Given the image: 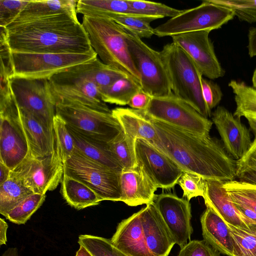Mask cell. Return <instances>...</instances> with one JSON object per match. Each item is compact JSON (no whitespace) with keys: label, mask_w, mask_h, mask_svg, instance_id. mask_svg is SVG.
<instances>
[{"label":"cell","mask_w":256,"mask_h":256,"mask_svg":"<svg viewBox=\"0 0 256 256\" xmlns=\"http://www.w3.org/2000/svg\"><path fill=\"white\" fill-rule=\"evenodd\" d=\"M142 112L156 130L157 136L150 143L183 171L196 174L205 180L224 182L236 178V160L226 152L221 140L156 120Z\"/></svg>","instance_id":"6da1fadb"},{"label":"cell","mask_w":256,"mask_h":256,"mask_svg":"<svg viewBox=\"0 0 256 256\" xmlns=\"http://www.w3.org/2000/svg\"><path fill=\"white\" fill-rule=\"evenodd\" d=\"M12 52L94 54L88 34L77 18L62 14L6 28Z\"/></svg>","instance_id":"7a4b0ae2"},{"label":"cell","mask_w":256,"mask_h":256,"mask_svg":"<svg viewBox=\"0 0 256 256\" xmlns=\"http://www.w3.org/2000/svg\"><path fill=\"white\" fill-rule=\"evenodd\" d=\"M82 24L91 46L104 64L125 72L140 84L126 40L128 31L109 17L83 16Z\"/></svg>","instance_id":"3957f363"},{"label":"cell","mask_w":256,"mask_h":256,"mask_svg":"<svg viewBox=\"0 0 256 256\" xmlns=\"http://www.w3.org/2000/svg\"><path fill=\"white\" fill-rule=\"evenodd\" d=\"M94 60L70 68L48 80L55 105L78 104L112 113L94 82Z\"/></svg>","instance_id":"277c9868"},{"label":"cell","mask_w":256,"mask_h":256,"mask_svg":"<svg viewBox=\"0 0 256 256\" xmlns=\"http://www.w3.org/2000/svg\"><path fill=\"white\" fill-rule=\"evenodd\" d=\"M169 76L174 94L203 116L212 115L204 100L202 88V75L188 54L172 42L160 52Z\"/></svg>","instance_id":"5b68a950"},{"label":"cell","mask_w":256,"mask_h":256,"mask_svg":"<svg viewBox=\"0 0 256 256\" xmlns=\"http://www.w3.org/2000/svg\"><path fill=\"white\" fill-rule=\"evenodd\" d=\"M56 114L77 132L106 144L116 140L122 128L112 113L99 112L78 104L55 105Z\"/></svg>","instance_id":"8992f818"},{"label":"cell","mask_w":256,"mask_h":256,"mask_svg":"<svg viewBox=\"0 0 256 256\" xmlns=\"http://www.w3.org/2000/svg\"><path fill=\"white\" fill-rule=\"evenodd\" d=\"M234 16L231 10L205 0L197 6L182 10L176 16L154 28V33L158 37H172L192 32L212 31L220 28Z\"/></svg>","instance_id":"52a82bcc"},{"label":"cell","mask_w":256,"mask_h":256,"mask_svg":"<svg viewBox=\"0 0 256 256\" xmlns=\"http://www.w3.org/2000/svg\"><path fill=\"white\" fill-rule=\"evenodd\" d=\"M63 164L64 174L86 184L102 201H120V172L91 160L76 149Z\"/></svg>","instance_id":"ba28073f"},{"label":"cell","mask_w":256,"mask_h":256,"mask_svg":"<svg viewBox=\"0 0 256 256\" xmlns=\"http://www.w3.org/2000/svg\"><path fill=\"white\" fill-rule=\"evenodd\" d=\"M126 40L133 62L140 74L142 90L152 98L171 94L169 76L160 52L152 49L128 32Z\"/></svg>","instance_id":"9c48e42d"},{"label":"cell","mask_w":256,"mask_h":256,"mask_svg":"<svg viewBox=\"0 0 256 256\" xmlns=\"http://www.w3.org/2000/svg\"><path fill=\"white\" fill-rule=\"evenodd\" d=\"M30 154L20 110L13 94L0 100V162L13 170Z\"/></svg>","instance_id":"30bf717a"},{"label":"cell","mask_w":256,"mask_h":256,"mask_svg":"<svg viewBox=\"0 0 256 256\" xmlns=\"http://www.w3.org/2000/svg\"><path fill=\"white\" fill-rule=\"evenodd\" d=\"M142 111L156 120L202 136H210L213 122L173 92L166 96L152 98L148 107Z\"/></svg>","instance_id":"8fae6325"},{"label":"cell","mask_w":256,"mask_h":256,"mask_svg":"<svg viewBox=\"0 0 256 256\" xmlns=\"http://www.w3.org/2000/svg\"><path fill=\"white\" fill-rule=\"evenodd\" d=\"M97 56L96 52L81 54L12 52V77L48 80L70 68L94 60Z\"/></svg>","instance_id":"7c38bea8"},{"label":"cell","mask_w":256,"mask_h":256,"mask_svg":"<svg viewBox=\"0 0 256 256\" xmlns=\"http://www.w3.org/2000/svg\"><path fill=\"white\" fill-rule=\"evenodd\" d=\"M9 81L19 108L32 114L42 126L54 132L56 108L48 80L12 77Z\"/></svg>","instance_id":"4fadbf2b"},{"label":"cell","mask_w":256,"mask_h":256,"mask_svg":"<svg viewBox=\"0 0 256 256\" xmlns=\"http://www.w3.org/2000/svg\"><path fill=\"white\" fill-rule=\"evenodd\" d=\"M10 174L21 180L34 194H45L57 188L64 175V164L55 144L54 152L41 158L30 154Z\"/></svg>","instance_id":"5bb4252c"},{"label":"cell","mask_w":256,"mask_h":256,"mask_svg":"<svg viewBox=\"0 0 256 256\" xmlns=\"http://www.w3.org/2000/svg\"><path fill=\"white\" fill-rule=\"evenodd\" d=\"M135 152L137 168L158 188L170 189L183 172L172 160L150 142L136 139Z\"/></svg>","instance_id":"9a60e30c"},{"label":"cell","mask_w":256,"mask_h":256,"mask_svg":"<svg viewBox=\"0 0 256 256\" xmlns=\"http://www.w3.org/2000/svg\"><path fill=\"white\" fill-rule=\"evenodd\" d=\"M204 30L176 34L172 36V42L180 46L191 58L202 76L210 80L223 77L225 70L216 54L209 34Z\"/></svg>","instance_id":"2e32d148"},{"label":"cell","mask_w":256,"mask_h":256,"mask_svg":"<svg viewBox=\"0 0 256 256\" xmlns=\"http://www.w3.org/2000/svg\"><path fill=\"white\" fill-rule=\"evenodd\" d=\"M153 202L170 232L176 244L180 248L190 240L191 224L190 200L172 193L155 195Z\"/></svg>","instance_id":"e0dca14e"},{"label":"cell","mask_w":256,"mask_h":256,"mask_svg":"<svg viewBox=\"0 0 256 256\" xmlns=\"http://www.w3.org/2000/svg\"><path fill=\"white\" fill-rule=\"evenodd\" d=\"M212 119L226 152L236 160L242 158L252 142L250 130L242 123L240 118L222 106L214 110Z\"/></svg>","instance_id":"ac0fdd59"},{"label":"cell","mask_w":256,"mask_h":256,"mask_svg":"<svg viewBox=\"0 0 256 256\" xmlns=\"http://www.w3.org/2000/svg\"><path fill=\"white\" fill-rule=\"evenodd\" d=\"M141 210L144 237L151 256H168L176 242L158 210L153 202Z\"/></svg>","instance_id":"d6986e66"},{"label":"cell","mask_w":256,"mask_h":256,"mask_svg":"<svg viewBox=\"0 0 256 256\" xmlns=\"http://www.w3.org/2000/svg\"><path fill=\"white\" fill-rule=\"evenodd\" d=\"M110 240L128 256H151L144 237L141 210L118 224Z\"/></svg>","instance_id":"ffe728a7"},{"label":"cell","mask_w":256,"mask_h":256,"mask_svg":"<svg viewBox=\"0 0 256 256\" xmlns=\"http://www.w3.org/2000/svg\"><path fill=\"white\" fill-rule=\"evenodd\" d=\"M120 201L129 206L148 204L154 200L158 188L138 168L123 170L120 174Z\"/></svg>","instance_id":"44dd1931"},{"label":"cell","mask_w":256,"mask_h":256,"mask_svg":"<svg viewBox=\"0 0 256 256\" xmlns=\"http://www.w3.org/2000/svg\"><path fill=\"white\" fill-rule=\"evenodd\" d=\"M224 182L204 179L202 198L206 207L210 208L228 224L234 226L248 227L230 198L223 187Z\"/></svg>","instance_id":"7402d4cb"},{"label":"cell","mask_w":256,"mask_h":256,"mask_svg":"<svg viewBox=\"0 0 256 256\" xmlns=\"http://www.w3.org/2000/svg\"><path fill=\"white\" fill-rule=\"evenodd\" d=\"M204 240L220 253L234 256L232 238L227 224L210 208L200 218Z\"/></svg>","instance_id":"603a6c76"},{"label":"cell","mask_w":256,"mask_h":256,"mask_svg":"<svg viewBox=\"0 0 256 256\" xmlns=\"http://www.w3.org/2000/svg\"><path fill=\"white\" fill-rule=\"evenodd\" d=\"M75 0H30L16 18L6 28L52 16L66 14L77 18Z\"/></svg>","instance_id":"cb8c5ba5"},{"label":"cell","mask_w":256,"mask_h":256,"mask_svg":"<svg viewBox=\"0 0 256 256\" xmlns=\"http://www.w3.org/2000/svg\"><path fill=\"white\" fill-rule=\"evenodd\" d=\"M20 110L30 154L34 158H41L52 154L55 148L54 132L42 126L28 112Z\"/></svg>","instance_id":"d4e9b609"},{"label":"cell","mask_w":256,"mask_h":256,"mask_svg":"<svg viewBox=\"0 0 256 256\" xmlns=\"http://www.w3.org/2000/svg\"><path fill=\"white\" fill-rule=\"evenodd\" d=\"M112 113L120 122L126 135L135 140L142 139L149 142L156 138L154 126L142 110L116 108L112 110Z\"/></svg>","instance_id":"484cf974"},{"label":"cell","mask_w":256,"mask_h":256,"mask_svg":"<svg viewBox=\"0 0 256 256\" xmlns=\"http://www.w3.org/2000/svg\"><path fill=\"white\" fill-rule=\"evenodd\" d=\"M67 126V125H66ZM74 138L76 149L82 155L100 164L122 172L123 168L110 150L108 144L86 137L67 126Z\"/></svg>","instance_id":"4316f807"},{"label":"cell","mask_w":256,"mask_h":256,"mask_svg":"<svg viewBox=\"0 0 256 256\" xmlns=\"http://www.w3.org/2000/svg\"><path fill=\"white\" fill-rule=\"evenodd\" d=\"M61 193L71 206L81 210L98 204L102 200L90 188L82 182L64 174Z\"/></svg>","instance_id":"83f0119b"},{"label":"cell","mask_w":256,"mask_h":256,"mask_svg":"<svg viewBox=\"0 0 256 256\" xmlns=\"http://www.w3.org/2000/svg\"><path fill=\"white\" fill-rule=\"evenodd\" d=\"M34 194L22 181L10 174L9 178L0 185V213L5 217L16 206Z\"/></svg>","instance_id":"f1b7e54d"},{"label":"cell","mask_w":256,"mask_h":256,"mask_svg":"<svg viewBox=\"0 0 256 256\" xmlns=\"http://www.w3.org/2000/svg\"><path fill=\"white\" fill-rule=\"evenodd\" d=\"M242 216L247 228L227 224L232 238L234 256H256V222Z\"/></svg>","instance_id":"f546056e"},{"label":"cell","mask_w":256,"mask_h":256,"mask_svg":"<svg viewBox=\"0 0 256 256\" xmlns=\"http://www.w3.org/2000/svg\"><path fill=\"white\" fill-rule=\"evenodd\" d=\"M142 90L139 82L130 76H126L118 79L104 90L101 96L106 103L126 106Z\"/></svg>","instance_id":"4dcf8cb0"},{"label":"cell","mask_w":256,"mask_h":256,"mask_svg":"<svg viewBox=\"0 0 256 256\" xmlns=\"http://www.w3.org/2000/svg\"><path fill=\"white\" fill-rule=\"evenodd\" d=\"M76 12L83 16L106 14L136 15L127 0H79L77 3Z\"/></svg>","instance_id":"1f68e13d"},{"label":"cell","mask_w":256,"mask_h":256,"mask_svg":"<svg viewBox=\"0 0 256 256\" xmlns=\"http://www.w3.org/2000/svg\"><path fill=\"white\" fill-rule=\"evenodd\" d=\"M236 104L234 116L240 118H256V89L244 82L232 80L228 83Z\"/></svg>","instance_id":"d6a6232c"},{"label":"cell","mask_w":256,"mask_h":256,"mask_svg":"<svg viewBox=\"0 0 256 256\" xmlns=\"http://www.w3.org/2000/svg\"><path fill=\"white\" fill-rule=\"evenodd\" d=\"M102 15L112 18L126 30L140 39L150 38L154 34V28L151 26L150 24L152 22L157 20L156 18L139 15L120 14Z\"/></svg>","instance_id":"836d02e7"},{"label":"cell","mask_w":256,"mask_h":256,"mask_svg":"<svg viewBox=\"0 0 256 256\" xmlns=\"http://www.w3.org/2000/svg\"><path fill=\"white\" fill-rule=\"evenodd\" d=\"M0 97H6L12 94L9 79L14 74V65L6 30L4 27H0Z\"/></svg>","instance_id":"e575fe53"},{"label":"cell","mask_w":256,"mask_h":256,"mask_svg":"<svg viewBox=\"0 0 256 256\" xmlns=\"http://www.w3.org/2000/svg\"><path fill=\"white\" fill-rule=\"evenodd\" d=\"M136 140L124 132L116 140L108 144L110 150L122 168L123 170L137 168L135 152Z\"/></svg>","instance_id":"d590c367"},{"label":"cell","mask_w":256,"mask_h":256,"mask_svg":"<svg viewBox=\"0 0 256 256\" xmlns=\"http://www.w3.org/2000/svg\"><path fill=\"white\" fill-rule=\"evenodd\" d=\"M232 202L248 206L256 212V184L239 180H230L224 183Z\"/></svg>","instance_id":"8d00e7d4"},{"label":"cell","mask_w":256,"mask_h":256,"mask_svg":"<svg viewBox=\"0 0 256 256\" xmlns=\"http://www.w3.org/2000/svg\"><path fill=\"white\" fill-rule=\"evenodd\" d=\"M127 0L136 14L153 17L157 19L164 17L172 18L182 10L160 2L140 0Z\"/></svg>","instance_id":"74e56055"},{"label":"cell","mask_w":256,"mask_h":256,"mask_svg":"<svg viewBox=\"0 0 256 256\" xmlns=\"http://www.w3.org/2000/svg\"><path fill=\"white\" fill-rule=\"evenodd\" d=\"M78 242L92 256H128L116 248L110 239L90 234H82L78 236Z\"/></svg>","instance_id":"f35d334b"},{"label":"cell","mask_w":256,"mask_h":256,"mask_svg":"<svg viewBox=\"0 0 256 256\" xmlns=\"http://www.w3.org/2000/svg\"><path fill=\"white\" fill-rule=\"evenodd\" d=\"M45 198V194H31L12 209L6 218L18 224H24L42 206Z\"/></svg>","instance_id":"ab89813d"},{"label":"cell","mask_w":256,"mask_h":256,"mask_svg":"<svg viewBox=\"0 0 256 256\" xmlns=\"http://www.w3.org/2000/svg\"><path fill=\"white\" fill-rule=\"evenodd\" d=\"M55 144L62 162L69 158L75 149L74 138L65 122L56 114L54 119Z\"/></svg>","instance_id":"60d3db41"},{"label":"cell","mask_w":256,"mask_h":256,"mask_svg":"<svg viewBox=\"0 0 256 256\" xmlns=\"http://www.w3.org/2000/svg\"><path fill=\"white\" fill-rule=\"evenodd\" d=\"M208 0L231 10L240 21L250 24L256 22V0Z\"/></svg>","instance_id":"b9f144b4"},{"label":"cell","mask_w":256,"mask_h":256,"mask_svg":"<svg viewBox=\"0 0 256 256\" xmlns=\"http://www.w3.org/2000/svg\"><path fill=\"white\" fill-rule=\"evenodd\" d=\"M236 176L239 181L256 184V137L246 154L236 160Z\"/></svg>","instance_id":"7bdbcfd3"},{"label":"cell","mask_w":256,"mask_h":256,"mask_svg":"<svg viewBox=\"0 0 256 256\" xmlns=\"http://www.w3.org/2000/svg\"><path fill=\"white\" fill-rule=\"evenodd\" d=\"M177 184L183 190V198L188 200L193 198L204 196V179L199 175L184 171Z\"/></svg>","instance_id":"ee69618b"},{"label":"cell","mask_w":256,"mask_h":256,"mask_svg":"<svg viewBox=\"0 0 256 256\" xmlns=\"http://www.w3.org/2000/svg\"><path fill=\"white\" fill-rule=\"evenodd\" d=\"M30 0H0V27L10 24Z\"/></svg>","instance_id":"f6af8a7d"},{"label":"cell","mask_w":256,"mask_h":256,"mask_svg":"<svg viewBox=\"0 0 256 256\" xmlns=\"http://www.w3.org/2000/svg\"><path fill=\"white\" fill-rule=\"evenodd\" d=\"M178 256H220V252L204 240H190Z\"/></svg>","instance_id":"bcb514c9"},{"label":"cell","mask_w":256,"mask_h":256,"mask_svg":"<svg viewBox=\"0 0 256 256\" xmlns=\"http://www.w3.org/2000/svg\"><path fill=\"white\" fill-rule=\"evenodd\" d=\"M202 92L204 100L210 110L220 102L222 92L219 85L211 80L202 79Z\"/></svg>","instance_id":"7dc6e473"},{"label":"cell","mask_w":256,"mask_h":256,"mask_svg":"<svg viewBox=\"0 0 256 256\" xmlns=\"http://www.w3.org/2000/svg\"><path fill=\"white\" fill-rule=\"evenodd\" d=\"M152 98V96L142 90L133 96L128 105L131 108L144 110L148 107Z\"/></svg>","instance_id":"c3c4849f"},{"label":"cell","mask_w":256,"mask_h":256,"mask_svg":"<svg viewBox=\"0 0 256 256\" xmlns=\"http://www.w3.org/2000/svg\"><path fill=\"white\" fill-rule=\"evenodd\" d=\"M248 53L250 57L252 58L256 56V26L250 27L248 34Z\"/></svg>","instance_id":"681fc988"},{"label":"cell","mask_w":256,"mask_h":256,"mask_svg":"<svg viewBox=\"0 0 256 256\" xmlns=\"http://www.w3.org/2000/svg\"><path fill=\"white\" fill-rule=\"evenodd\" d=\"M239 212L245 217L256 222V212L250 208L234 204Z\"/></svg>","instance_id":"f907efd6"},{"label":"cell","mask_w":256,"mask_h":256,"mask_svg":"<svg viewBox=\"0 0 256 256\" xmlns=\"http://www.w3.org/2000/svg\"><path fill=\"white\" fill-rule=\"evenodd\" d=\"M8 228V224L5 220L0 218V245L6 244L7 242L6 231Z\"/></svg>","instance_id":"816d5d0a"},{"label":"cell","mask_w":256,"mask_h":256,"mask_svg":"<svg viewBox=\"0 0 256 256\" xmlns=\"http://www.w3.org/2000/svg\"><path fill=\"white\" fill-rule=\"evenodd\" d=\"M11 170L6 165L0 162V185L9 178Z\"/></svg>","instance_id":"f5cc1de1"},{"label":"cell","mask_w":256,"mask_h":256,"mask_svg":"<svg viewBox=\"0 0 256 256\" xmlns=\"http://www.w3.org/2000/svg\"><path fill=\"white\" fill-rule=\"evenodd\" d=\"M76 256H92V254L82 246L80 245Z\"/></svg>","instance_id":"db71d44e"},{"label":"cell","mask_w":256,"mask_h":256,"mask_svg":"<svg viewBox=\"0 0 256 256\" xmlns=\"http://www.w3.org/2000/svg\"><path fill=\"white\" fill-rule=\"evenodd\" d=\"M246 119L248 121L250 130L253 132L254 137H256V118H246Z\"/></svg>","instance_id":"11a10c76"},{"label":"cell","mask_w":256,"mask_h":256,"mask_svg":"<svg viewBox=\"0 0 256 256\" xmlns=\"http://www.w3.org/2000/svg\"><path fill=\"white\" fill-rule=\"evenodd\" d=\"M2 256H18V250L16 248H10Z\"/></svg>","instance_id":"9f6ffc18"},{"label":"cell","mask_w":256,"mask_h":256,"mask_svg":"<svg viewBox=\"0 0 256 256\" xmlns=\"http://www.w3.org/2000/svg\"><path fill=\"white\" fill-rule=\"evenodd\" d=\"M252 87L256 89V68L254 72L252 77Z\"/></svg>","instance_id":"6f0895ef"}]
</instances>
